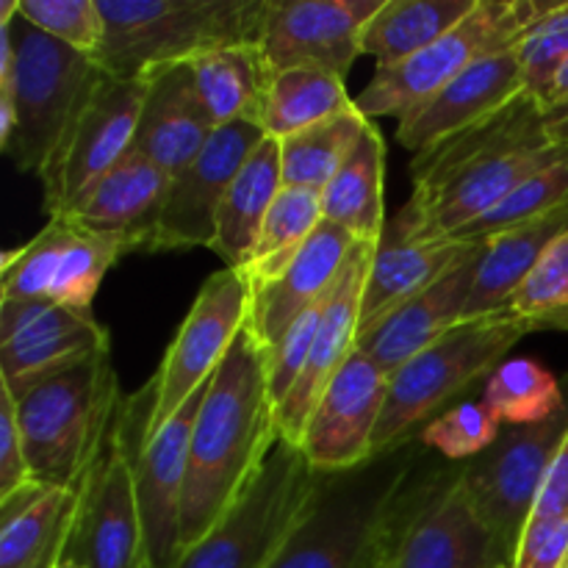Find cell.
I'll use <instances>...</instances> for the list:
<instances>
[{"label":"cell","mask_w":568,"mask_h":568,"mask_svg":"<svg viewBox=\"0 0 568 568\" xmlns=\"http://www.w3.org/2000/svg\"><path fill=\"white\" fill-rule=\"evenodd\" d=\"M566 150L568 144L549 142L541 100L521 92L497 114L416 153L414 192L394 220L414 242L455 236Z\"/></svg>","instance_id":"1"},{"label":"cell","mask_w":568,"mask_h":568,"mask_svg":"<svg viewBox=\"0 0 568 568\" xmlns=\"http://www.w3.org/2000/svg\"><path fill=\"white\" fill-rule=\"evenodd\" d=\"M277 438L266 355L247 325L216 369L194 419L181 505V552L203 541L233 508Z\"/></svg>","instance_id":"2"},{"label":"cell","mask_w":568,"mask_h":568,"mask_svg":"<svg viewBox=\"0 0 568 568\" xmlns=\"http://www.w3.org/2000/svg\"><path fill=\"white\" fill-rule=\"evenodd\" d=\"M436 466L414 438L353 471L322 475L303 521L266 568H381Z\"/></svg>","instance_id":"3"},{"label":"cell","mask_w":568,"mask_h":568,"mask_svg":"<svg viewBox=\"0 0 568 568\" xmlns=\"http://www.w3.org/2000/svg\"><path fill=\"white\" fill-rule=\"evenodd\" d=\"M105 72L17 11L0 20V150L42 175Z\"/></svg>","instance_id":"4"},{"label":"cell","mask_w":568,"mask_h":568,"mask_svg":"<svg viewBox=\"0 0 568 568\" xmlns=\"http://www.w3.org/2000/svg\"><path fill=\"white\" fill-rule=\"evenodd\" d=\"M9 392L31 480L48 488L81 486L122 403L111 353L92 355Z\"/></svg>","instance_id":"5"},{"label":"cell","mask_w":568,"mask_h":568,"mask_svg":"<svg viewBox=\"0 0 568 568\" xmlns=\"http://www.w3.org/2000/svg\"><path fill=\"white\" fill-rule=\"evenodd\" d=\"M105 75L148 78L231 44H258L266 0H98Z\"/></svg>","instance_id":"6"},{"label":"cell","mask_w":568,"mask_h":568,"mask_svg":"<svg viewBox=\"0 0 568 568\" xmlns=\"http://www.w3.org/2000/svg\"><path fill=\"white\" fill-rule=\"evenodd\" d=\"M527 333H532V327L516 311L505 308L464 320L410 358L397 375H392L386 410L375 436V455L394 453L419 438V433L442 416L455 397L488 381Z\"/></svg>","instance_id":"7"},{"label":"cell","mask_w":568,"mask_h":568,"mask_svg":"<svg viewBox=\"0 0 568 568\" xmlns=\"http://www.w3.org/2000/svg\"><path fill=\"white\" fill-rule=\"evenodd\" d=\"M155 410L150 377L133 397H122L81 488L75 527L64 560L81 568H150L136 503L133 460Z\"/></svg>","instance_id":"8"},{"label":"cell","mask_w":568,"mask_h":568,"mask_svg":"<svg viewBox=\"0 0 568 568\" xmlns=\"http://www.w3.org/2000/svg\"><path fill=\"white\" fill-rule=\"evenodd\" d=\"M555 3L558 0H477L471 14L430 48L394 67H377L355 105L372 122L381 116H397L399 122L477 61L516 48Z\"/></svg>","instance_id":"9"},{"label":"cell","mask_w":568,"mask_h":568,"mask_svg":"<svg viewBox=\"0 0 568 568\" xmlns=\"http://www.w3.org/2000/svg\"><path fill=\"white\" fill-rule=\"evenodd\" d=\"M320 480L303 449L277 438L242 497L175 568H266L303 521Z\"/></svg>","instance_id":"10"},{"label":"cell","mask_w":568,"mask_h":568,"mask_svg":"<svg viewBox=\"0 0 568 568\" xmlns=\"http://www.w3.org/2000/svg\"><path fill=\"white\" fill-rule=\"evenodd\" d=\"M564 408L547 422L521 427H503L494 447L464 464V486L499 547L514 566L541 483L568 436V375L564 381Z\"/></svg>","instance_id":"11"},{"label":"cell","mask_w":568,"mask_h":568,"mask_svg":"<svg viewBox=\"0 0 568 568\" xmlns=\"http://www.w3.org/2000/svg\"><path fill=\"white\" fill-rule=\"evenodd\" d=\"M128 253H136L128 236L89 231L70 216H50L31 242L3 253L0 300H48L92 311L105 272Z\"/></svg>","instance_id":"12"},{"label":"cell","mask_w":568,"mask_h":568,"mask_svg":"<svg viewBox=\"0 0 568 568\" xmlns=\"http://www.w3.org/2000/svg\"><path fill=\"white\" fill-rule=\"evenodd\" d=\"M250 308L253 283L244 272L222 266L203 283L153 375L155 410L148 433L166 425L200 388L209 386L236 338L250 325Z\"/></svg>","instance_id":"13"},{"label":"cell","mask_w":568,"mask_h":568,"mask_svg":"<svg viewBox=\"0 0 568 568\" xmlns=\"http://www.w3.org/2000/svg\"><path fill=\"white\" fill-rule=\"evenodd\" d=\"M144 94L148 78H100L67 131L59 153L39 175L44 211L50 216L70 214L100 178L133 153Z\"/></svg>","instance_id":"14"},{"label":"cell","mask_w":568,"mask_h":568,"mask_svg":"<svg viewBox=\"0 0 568 568\" xmlns=\"http://www.w3.org/2000/svg\"><path fill=\"white\" fill-rule=\"evenodd\" d=\"M499 566H510L508 555L466 491L464 464L436 466L405 521L392 568Z\"/></svg>","instance_id":"15"},{"label":"cell","mask_w":568,"mask_h":568,"mask_svg":"<svg viewBox=\"0 0 568 568\" xmlns=\"http://www.w3.org/2000/svg\"><path fill=\"white\" fill-rule=\"evenodd\" d=\"M266 139L253 122H233L216 128L203 153L170 178V189L161 203L144 253H172V250L214 247L216 220L222 203L236 181L244 161Z\"/></svg>","instance_id":"16"},{"label":"cell","mask_w":568,"mask_h":568,"mask_svg":"<svg viewBox=\"0 0 568 568\" xmlns=\"http://www.w3.org/2000/svg\"><path fill=\"white\" fill-rule=\"evenodd\" d=\"M383 0H266L258 48L272 72L316 70L347 78Z\"/></svg>","instance_id":"17"},{"label":"cell","mask_w":568,"mask_h":568,"mask_svg":"<svg viewBox=\"0 0 568 568\" xmlns=\"http://www.w3.org/2000/svg\"><path fill=\"white\" fill-rule=\"evenodd\" d=\"M392 377L355 349L311 414L300 449L320 475H342L375 458V436Z\"/></svg>","instance_id":"18"},{"label":"cell","mask_w":568,"mask_h":568,"mask_svg":"<svg viewBox=\"0 0 568 568\" xmlns=\"http://www.w3.org/2000/svg\"><path fill=\"white\" fill-rule=\"evenodd\" d=\"M111 353L92 311L48 300H0V381L9 388Z\"/></svg>","instance_id":"19"},{"label":"cell","mask_w":568,"mask_h":568,"mask_svg":"<svg viewBox=\"0 0 568 568\" xmlns=\"http://www.w3.org/2000/svg\"><path fill=\"white\" fill-rule=\"evenodd\" d=\"M209 386L200 388L166 425L148 433L136 449L133 480H136V503L150 568H175L183 555L181 505L189 475V444Z\"/></svg>","instance_id":"20"},{"label":"cell","mask_w":568,"mask_h":568,"mask_svg":"<svg viewBox=\"0 0 568 568\" xmlns=\"http://www.w3.org/2000/svg\"><path fill=\"white\" fill-rule=\"evenodd\" d=\"M377 244L361 242L349 255L342 277L333 286L327 297L325 314H322L320 331H316L314 347H311L308 364L300 375L297 386L286 397V403L277 408V433L283 442L297 444L303 442L305 427H308L311 414L322 399L325 388L331 386L333 377L338 375L349 355L358 349L361 338V305H364L366 277H369L372 255Z\"/></svg>","instance_id":"21"},{"label":"cell","mask_w":568,"mask_h":568,"mask_svg":"<svg viewBox=\"0 0 568 568\" xmlns=\"http://www.w3.org/2000/svg\"><path fill=\"white\" fill-rule=\"evenodd\" d=\"M525 92L519 55L516 48L494 53L455 78L453 83L433 94L430 100L397 122V142L410 153H425L444 139L477 125L486 116Z\"/></svg>","instance_id":"22"},{"label":"cell","mask_w":568,"mask_h":568,"mask_svg":"<svg viewBox=\"0 0 568 568\" xmlns=\"http://www.w3.org/2000/svg\"><path fill=\"white\" fill-rule=\"evenodd\" d=\"M358 244V239L338 225L322 222L281 277L253 283L250 333L255 342L264 349L275 347L305 311L331 297Z\"/></svg>","instance_id":"23"},{"label":"cell","mask_w":568,"mask_h":568,"mask_svg":"<svg viewBox=\"0 0 568 568\" xmlns=\"http://www.w3.org/2000/svg\"><path fill=\"white\" fill-rule=\"evenodd\" d=\"M480 247L483 244L458 242V239L414 242L405 236L399 222L392 216L377 242L375 255H372L364 305H361V336L381 320H386L399 305L414 300L416 294L436 286L442 277L458 270Z\"/></svg>","instance_id":"24"},{"label":"cell","mask_w":568,"mask_h":568,"mask_svg":"<svg viewBox=\"0 0 568 568\" xmlns=\"http://www.w3.org/2000/svg\"><path fill=\"white\" fill-rule=\"evenodd\" d=\"M483 253H486V244L469 261H464L458 270L442 277L436 286L416 294L414 300L392 311L386 320L377 322L372 331H366L358 338V353H364L372 364L381 366L392 377L422 349L436 344L444 333L460 325Z\"/></svg>","instance_id":"25"},{"label":"cell","mask_w":568,"mask_h":568,"mask_svg":"<svg viewBox=\"0 0 568 568\" xmlns=\"http://www.w3.org/2000/svg\"><path fill=\"white\" fill-rule=\"evenodd\" d=\"M211 136L214 125L200 103L192 67L175 64L150 72L133 153L172 178L203 153Z\"/></svg>","instance_id":"26"},{"label":"cell","mask_w":568,"mask_h":568,"mask_svg":"<svg viewBox=\"0 0 568 568\" xmlns=\"http://www.w3.org/2000/svg\"><path fill=\"white\" fill-rule=\"evenodd\" d=\"M166 189L170 175L153 161L131 153L109 175L100 178L70 214L61 216H70L89 231L128 236L136 253H144V242L159 216Z\"/></svg>","instance_id":"27"},{"label":"cell","mask_w":568,"mask_h":568,"mask_svg":"<svg viewBox=\"0 0 568 568\" xmlns=\"http://www.w3.org/2000/svg\"><path fill=\"white\" fill-rule=\"evenodd\" d=\"M281 192V142L266 136L239 170L216 220V239L211 250L225 261L227 270L247 272L253 264L261 227Z\"/></svg>","instance_id":"28"},{"label":"cell","mask_w":568,"mask_h":568,"mask_svg":"<svg viewBox=\"0 0 568 568\" xmlns=\"http://www.w3.org/2000/svg\"><path fill=\"white\" fill-rule=\"evenodd\" d=\"M568 231V209L549 214L544 220L525 222L499 236L488 239L486 253L477 264L475 283H471L469 303H466L464 320L497 314L510 308V300L530 277L549 244Z\"/></svg>","instance_id":"29"},{"label":"cell","mask_w":568,"mask_h":568,"mask_svg":"<svg viewBox=\"0 0 568 568\" xmlns=\"http://www.w3.org/2000/svg\"><path fill=\"white\" fill-rule=\"evenodd\" d=\"M383 183H386V142L377 122H369L342 170L322 192L325 222H333L358 242H381L388 222L383 209Z\"/></svg>","instance_id":"30"},{"label":"cell","mask_w":568,"mask_h":568,"mask_svg":"<svg viewBox=\"0 0 568 568\" xmlns=\"http://www.w3.org/2000/svg\"><path fill=\"white\" fill-rule=\"evenodd\" d=\"M189 67L214 131L233 122H253L261 128L272 70L258 44L247 42L211 50L189 61Z\"/></svg>","instance_id":"31"},{"label":"cell","mask_w":568,"mask_h":568,"mask_svg":"<svg viewBox=\"0 0 568 568\" xmlns=\"http://www.w3.org/2000/svg\"><path fill=\"white\" fill-rule=\"evenodd\" d=\"M81 488H42L20 514L0 516V568H59L75 527Z\"/></svg>","instance_id":"32"},{"label":"cell","mask_w":568,"mask_h":568,"mask_svg":"<svg viewBox=\"0 0 568 568\" xmlns=\"http://www.w3.org/2000/svg\"><path fill=\"white\" fill-rule=\"evenodd\" d=\"M477 0H383L364 31V53L394 67L430 48L471 14Z\"/></svg>","instance_id":"33"},{"label":"cell","mask_w":568,"mask_h":568,"mask_svg":"<svg viewBox=\"0 0 568 568\" xmlns=\"http://www.w3.org/2000/svg\"><path fill=\"white\" fill-rule=\"evenodd\" d=\"M349 109H355V98H349L342 78L316 70L272 72L261 131L281 142Z\"/></svg>","instance_id":"34"},{"label":"cell","mask_w":568,"mask_h":568,"mask_svg":"<svg viewBox=\"0 0 568 568\" xmlns=\"http://www.w3.org/2000/svg\"><path fill=\"white\" fill-rule=\"evenodd\" d=\"M369 122L372 120H366L355 105V109L331 116L308 131L281 139L283 186L311 189L320 194L325 192V186L342 170Z\"/></svg>","instance_id":"35"},{"label":"cell","mask_w":568,"mask_h":568,"mask_svg":"<svg viewBox=\"0 0 568 568\" xmlns=\"http://www.w3.org/2000/svg\"><path fill=\"white\" fill-rule=\"evenodd\" d=\"M322 222H325V214H322L320 192L283 186L266 214L264 227H261L253 264L244 272L250 283H266L281 277Z\"/></svg>","instance_id":"36"},{"label":"cell","mask_w":568,"mask_h":568,"mask_svg":"<svg viewBox=\"0 0 568 568\" xmlns=\"http://www.w3.org/2000/svg\"><path fill=\"white\" fill-rule=\"evenodd\" d=\"M483 405L497 414L505 427L538 425L558 414L566 403L564 383L538 361H503L483 388Z\"/></svg>","instance_id":"37"},{"label":"cell","mask_w":568,"mask_h":568,"mask_svg":"<svg viewBox=\"0 0 568 568\" xmlns=\"http://www.w3.org/2000/svg\"><path fill=\"white\" fill-rule=\"evenodd\" d=\"M568 209V150L566 155H560L555 164H549L547 170H541L538 175H532L530 181L521 183L516 192H510L497 209H491L488 214H483L480 220H475L471 225H466L464 231H458L455 236L458 242L469 244H486L488 239L499 236V233L510 231L516 225H525V222L544 220L549 214H558V211Z\"/></svg>","instance_id":"38"},{"label":"cell","mask_w":568,"mask_h":568,"mask_svg":"<svg viewBox=\"0 0 568 568\" xmlns=\"http://www.w3.org/2000/svg\"><path fill=\"white\" fill-rule=\"evenodd\" d=\"M510 311L532 331H568V231L560 233L530 272Z\"/></svg>","instance_id":"39"},{"label":"cell","mask_w":568,"mask_h":568,"mask_svg":"<svg viewBox=\"0 0 568 568\" xmlns=\"http://www.w3.org/2000/svg\"><path fill=\"white\" fill-rule=\"evenodd\" d=\"M503 422L497 419L488 405L483 403H460L444 410L442 416L430 422L419 433V442L430 453H438L449 464H466L475 460L477 455L494 447V442L503 433Z\"/></svg>","instance_id":"40"},{"label":"cell","mask_w":568,"mask_h":568,"mask_svg":"<svg viewBox=\"0 0 568 568\" xmlns=\"http://www.w3.org/2000/svg\"><path fill=\"white\" fill-rule=\"evenodd\" d=\"M525 92L538 100L547 94L568 61V0H558L516 44Z\"/></svg>","instance_id":"41"},{"label":"cell","mask_w":568,"mask_h":568,"mask_svg":"<svg viewBox=\"0 0 568 568\" xmlns=\"http://www.w3.org/2000/svg\"><path fill=\"white\" fill-rule=\"evenodd\" d=\"M20 17L87 55L98 53L105 37L98 0H20Z\"/></svg>","instance_id":"42"},{"label":"cell","mask_w":568,"mask_h":568,"mask_svg":"<svg viewBox=\"0 0 568 568\" xmlns=\"http://www.w3.org/2000/svg\"><path fill=\"white\" fill-rule=\"evenodd\" d=\"M327 300L316 303L314 308L305 311L297 322L286 331V336L275 344V347L264 349L266 355V381H270V394L275 408L286 403L292 388L297 386L300 375H303L305 364H308L311 347H314L316 331H320L322 314H325Z\"/></svg>","instance_id":"43"},{"label":"cell","mask_w":568,"mask_h":568,"mask_svg":"<svg viewBox=\"0 0 568 568\" xmlns=\"http://www.w3.org/2000/svg\"><path fill=\"white\" fill-rule=\"evenodd\" d=\"M31 480V469L22 447L20 422H17V405L6 383L0 381V499L20 491Z\"/></svg>","instance_id":"44"},{"label":"cell","mask_w":568,"mask_h":568,"mask_svg":"<svg viewBox=\"0 0 568 568\" xmlns=\"http://www.w3.org/2000/svg\"><path fill=\"white\" fill-rule=\"evenodd\" d=\"M568 564V516L552 525L527 527L516 547L514 568H566Z\"/></svg>","instance_id":"45"},{"label":"cell","mask_w":568,"mask_h":568,"mask_svg":"<svg viewBox=\"0 0 568 568\" xmlns=\"http://www.w3.org/2000/svg\"><path fill=\"white\" fill-rule=\"evenodd\" d=\"M566 516H568V436L564 438V444H560L547 477H544L541 491H538L536 505H532V514H530V521H527V527L552 525V521L566 519Z\"/></svg>","instance_id":"46"},{"label":"cell","mask_w":568,"mask_h":568,"mask_svg":"<svg viewBox=\"0 0 568 568\" xmlns=\"http://www.w3.org/2000/svg\"><path fill=\"white\" fill-rule=\"evenodd\" d=\"M544 128H547L549 142L568 144V98L544 109Z\"/></svg>","instance_id":"47"},{"label":"cell","mask_w":568,"mask_h":568,"mask_svg":"<svg viewBox=\"0 0 568 568\" xmlns=\"http://www.w3.org/2000/svg\"><path fill=\"white\" fill-rule=\"evenodd\" d=\"M568 98V61L564 64V70L558 72V78L552 81V87L547 89V94L541 98V105L544 109H549V105L560 103V100Z\"/></svg>","instance_id":"48"},{"label":"cell","mask_w":568,"mask_h":568,"mask_svg":"<svg viewBox=\"0 0 568 568\" xmlns=\"http://www.w3.org/2000/svg\"><path fill=\"white\" fill-rule=\"evenodd\" d=\"M59 568H81L78 564H70V560H64V564H61Z\"/></svg>","instance_id":"49"},{"label":"cell","mask_w":568,"mask_h":568,"mask_svg":"<svg viewBox=\"0 0 568 568\" xmlns=\"http://www.w3.org/2000/svg\"><path fill=\"white\" fill-rule=\"evenodd\" d=\"M392 558H394V555H392ZM381 568H392V560H386V564H383Z\"/></svg>","instance_id":"50"},{"label":"cell","mask_w":568,"mask_h":568,"mask_svg":"<svg viewBox=\"0 0 568 568\" xmlns=\"http://www.w3.org/2000/svg\"><path fill=\"white\" fill-rule=\"evenodd\" d=\"M499 568H514V566H499Z\"/></svg>","instance_id":"51"},{"label":"cell","mask_w":568,"mask_h":568,"mask_svg":"<svg viewBox=\"0 0 568 568\" xmlns=\"http://www.w3.org/2000/svg\"><path fill=\"white\" fill-rule=\"evenodd\" d=\"M566 568H568V564H566Z\"/></svg>","instance_id":"52"}]
</instances>
